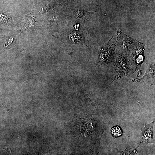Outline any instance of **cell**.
Masks as SVG:
<instances>
[{"mask_svg":"<svg viewBox=\"0 0 155 155\" xmlns=\"http://www.w3.org/2000/svg\"><path fill=\"white\" fill-rule=\"evenodd\" d=\"M88 33L87 29L84 25L80 29L70 30L68 32H65L63 35L64 37L61 38L62 40L68 42L70 45L79 46H83L87 47L85 40Z\"/></svg>","mask_w":155,"mask_h":155,"instance_id":"1","label":"cell"},{"mask_svg":"<svg viewBox=\"0 0 155 155\" xmlns=\"http://www.w3.org/2000/svg\"><path fill=\"white\" fill-rule=\"evenodd\" d=\"M116 48L120 53L129 54L134 52L141 43L125 35L120 31L118 34Z\"/></svg>","mask_w":155,"mask_h":155,"instance_id":"2","label":"cell"},{"mask_svg":"<svg viewBox=\"0 0 155 155\" xmlns=\"http://www.w3.org/2000/svg\"><path fill=\"white\" fill-rule=\"evenodd\" d=\"M130 59L129 54L120 53L116 59L115 67L116 75L113 81L127 75L130 67Z\"/></svg>","mask_w":155,"mask_h":155,"instance_id":"3","label":"cell"},{"mask_svg":"<svg viewBox=\"0 0 155 155\" xmlns=\"http://www.w3.org/2000/svg\"><path fill=\"white\" fill-rule=\"evenodd\" d=\"M111 46L108 44L101 48L96 61V66L105 65L113 61L115 50Z\"/></svg>","mask_w":155,"mask_h":155,"instance_id":"4","label":"cell"},{"mask_svg":"<svg viewBox=\"0 0 155 155\" xmlns=\"http://www.w3.org/2000/svg\"><path fill=\"white\" fill-rule=\"evenodd\" d=\"M146 73L142 78L138 79L141 81L147 82L154 85L155 83V63H147Z\"/></svg>","mask_w":155,"mask_h":155,"instance_id":"5","label":"cell"},{"mask_svg":"<svg viewBox=\"0 0 155 155\" xmlns=\"http://www.w3.org/2000/svg\"><path fill=\"white\" fill-rule=\"evenodd\" d=\"M93 13L86 11L79 7L75 8L73 11V16L75 20L84 24L85 21Z\"/></svg>","mask_w":155,"mask_h":155,"instance_id":"6","label":"cell"},{"mask_svg":"<svg viewBox=\"0 0 155 155\" xmlns=\"http://www.w3.org/2000/svg\"><path fill=\"white\" fill-rule=\"evenodd\" d=\"M111 132L114 137H119L121 136L123 134V132L119 127H114L112 128L111 130Z\"/></svg>","mask_w":155,"mask_h":155,"instance_id":"7","label":"cell"},{"mask_svg":"<svg viewBox=\"0 0 155 155\" xmlns=\"http://www.w3.org/2000/svg\"><path fill=\"white\" fill-rule=\"evenodd\" d=\"M25 21L24 27L26 28V29H28L30 28H31L33 26V22L32 21L33 19H31V18H26Z\"/></svg>","mask_w":155,"mask_h":155,"instance_id":"8","label":"cell"},{"mask_svg":"<svg viewBox=\"0 0 155 155\" xmlns=\"http://www.w3.org/2000/svg\"><path fill=\"white\" fill-rule=\"evenodd\" d=\"M13 42V39H11L9 40V42L7 43L6 45H5V46L6 47H7L8 46H9L10 45L11 43H12Z\"/></svg>","mask_w":155,"mask_h":155,"instance_id":"9","label":"cell"}]
</instances>
